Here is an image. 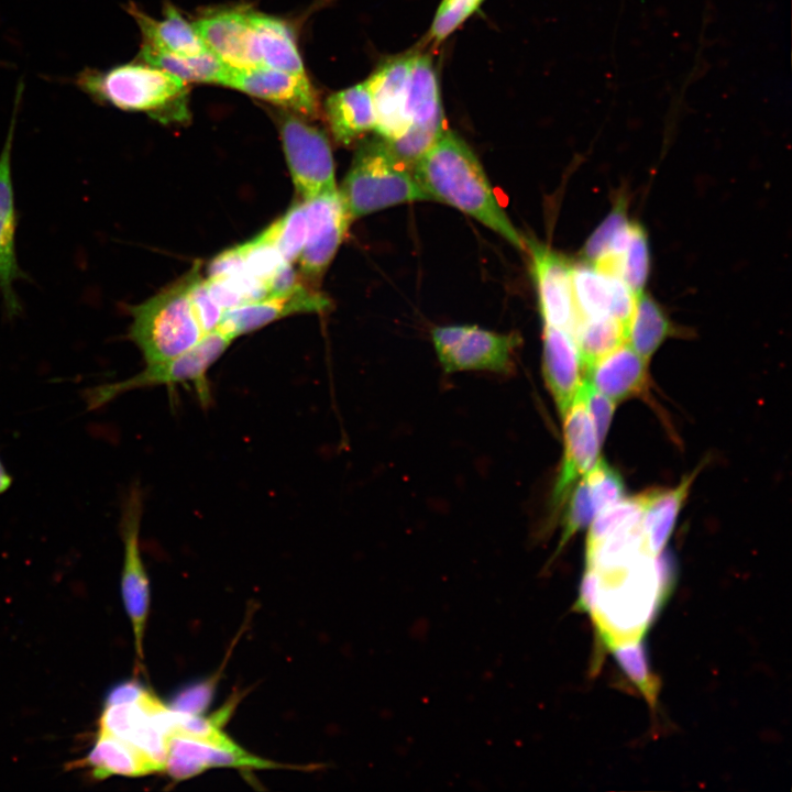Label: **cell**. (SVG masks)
<instances>
[{
	"label": "cell",
	"mask_w": 792,
	"mask_h": 792,
	"mask_svg": "<svg viewBox=\"0 0 792 792\" xmlns=\"http://www.w3.org/2000/svg\"><path fill=\"white\" fill-rule=\"evenodd\" d=\"M413 170L429 200L459 209L526 251L525 238L501 206L479 158L457 133L444 129Z\"/></svg>",
	"instance_id": "1"
},
{
	"label": "cell",
	"mask_w": 792,
	"mask_h": 792,
	"mask_svg": "<svg viewBox=\"0 0 792 792\" xmlns=\"http://www.w3.org/2000/svg\"><path fill=\"white\" fill-rule=\"evenodd\" d=\"M74 84L101 105L141 111L162 123L189 118L186 82L146 63H127L108 69L85 68Z\"/></svg>",
	"instance_id": "2"
},
{
	"label": "cell",
	"mask_w": 792,
	"mask_h": 792,
	"mask_svg": "<svg viewBox=\"0 0 792 792\" xmlns=\"http://www.w3.org/2000/svg\"><path fill=\"white\" fill-rule=\"evenodd\" d=\"M199 266L141 304L129 307V338L146 365L170 360L194 346L204 333L190 300V287Z\"/></svg>",
	"instance_id": "3"
},
{
	"label": "cell",
	"mask_w": 792,
	"mask_h": 792,
	"mask_svg": "<svg viewBox=\"0 0 792 792\" xmlns=\"http://www.w3.org/2000/svg\"><path fill=\"white\" fill-rule=\"evenodd\" d=\"M339 191L352 220L387 207L429 200L413 167L380 136L360 146Z\"/></svg>",
	"instance_id": "4"
},
{
	"label": "cell",
	"mask_w": 792,
	"mask_h": 792,
	"mask_svg": "<svg viewBox=\"0 0 792 792\" xmlns=\"http://www.w3.org/2000/svg\"><path fill=\"white\" fill-rule=\"evenodd\" d=\"M232 339L213 330L184 353L153 365L124 381L95 387L88 393L91 408L105 405L122 393L155 385H195L202 399L208 397L207 374L232 343Z\"/></svg>",
	"instance_id": "5"
},
{
	"label": "cell",
	"mask_w": 792,
	"mask_h": 792,
	"mask_svg": "<svg viewBox=\"0 0 792 792\" xmlns=\"http://www.w3.org/2000/svg\"><path fill=\"white\" fill-rule=\"evenodd\" d=\"M433 348L446 373L485 371L510 374L520 338L497 333L479 326L437 327L431 333Z\"/></svg>",
	"instance_id": "6"
},
{
	"label": "cell",
	"mask_w": 792,
	"mask_h": 792,
	"mask_svg": "<svg viewBox=\"0 0 792 792\" xmlns=\"http://www.w3.org/2000/svg\"><path fill=\"white\" fill-rule=\"evenodd\" d=\"M278 125L290 176L302 201L336 190L334 162L324 132L290 113L279 116Z\"/></svg>",
	"instance_id": "7"
},
{
	"label": "cell",
	"mask_w": 792,
	"mask_h": 792,
	"mask_svg": "<svg viewBox=\"0 0 792 792\" xmlns=\"http://www.w3.org/2000/svg\"><path fill=\"white\" fill-rule=\"evenodd\" d=\"M406 113L409 121L407 132L396 141H384L413 167L444 130L438 76L428 55L414 53Z\"/></svg>",
	"instance_id": "8"
},
{
	"label": "cell",
	"mask_w": 792,
	"mask_h": 792,
	"mask_svg": "<svg viewBox=\"0 0 792 792\" xmlns=\"http://www.w3.org/2000/svg\"><path fill=\"white\" fill-rule=\"evenodd\" d=\"M307 238L297 258L298 274L316 287L353 221L339 189L302 201Z\"/></svg>",
	"instance_id": "9"
},
{
	"label": "cell",
	"mask_w": 792,
	"mask_h": 792,
	"mask_svg": "<svg viewBox=\"0 0 792 792\" xmlns=\"http://www.w3.org/2000/svg\"><path fill=\"white\" fill-rule=\"evenodd\" d=\"M142 504V493L138 486H133L123 505L120 528L123 540L121 593L132 625L135 650L141 660L150 607L148 578L140 550Z\"/></svg>",
	"instance_id": "10"
},
{
	"label": "cell",
	"mask_w": 792,
	"mask_h": 792,
	"mask_svg": "<svg viewBox=\"0 0 792 792\" xmlns=\"http://www.w3.org/2000/svg\"><path fill=\"white\" fill-rule=\"evenodd\" d=\"M543 324L572 332L576 310L572 287V263L535 240L526 241Z\"/></svg>",
	"instance_id": "11"
},
{
	"label": "cell",
	"mask_w": 792,
	"mask_h": 792,
	"mask_svg": "<svg viewBox=\"0 0 792 792\" xmlns=\"http://www.w3.org/2000/svg\"><path fill=\"white\" fill-rule=\"evenodd\" d=\"M21 92L22 85L18 89L13 116L0 153V293L9 318L19 316L22 309L13 283L15 279L26 278L25 273L19 265L15 250L18 211L14 202L11 167L15 118Z\"/></svg>",
	"instance_id": "12"
},
{
	"label": "cell",
	"mask_w": 792,
	"mask_h": 792,
	"mask_svg": "<svg viewBox=\"0 0 792 792\" xmlns=\"http://www.w3.org/2000/svg\"><path fill=\"white\" fill-rule=\"evenodd\" d=\"M329 307L330 300L326 295L300 282L288 292L224 310L217 330L234 340L284 317L322 312Z\"/></svg>",
	"instance_id": "13"
},
{
	"label": "cell",
	"mask_w": 792,
	"mask_h": 792,
	"mask_svg": "<svg viewBox=\"0 0 792 792\" xmlns=\"http://www.w3.org/2000/svg\"><path fill=\"white\" fill-rule=\"evenodd\" d=\"M563 459L551 495L552 516L564 505L575 483L597 463L600 442L582 398H575L562 415Z\"/></svg>",
	"instance_id": "14"
},
{
	"label": "cell",
	"mask_w": 792,
	"mask_h": 792,
	"mask_svg": "<svg viewBox=\"0 0 792 792\" xmlns=\"http://www.w3.org/2000/svg\"><path fill=\"white\" fill-rule=\"evenodd\" d=\"M250 12L213 11L193 24L208 50L232 69L263 66Z\"/></svg>",
	"instance_id": "15"
},
{
	"label": "cell",
	"mask_w": 792,
	"mask_h": 792,
	"mask_svg": "<svg viewBox=\"0 0 792 792\" xmlns=\"http://www.w3.org/2000/svg\"><path fill=\"white\" fill-rule=\"evenodd\" d=\"M413 54L384 62L366 80L378 136L386 142L402 138L409 128L406 103L409 90Z\"/></svg>",
	"instance_id": "16"
},
{
	"label": "cell",
	"mask_w": 792,
	"mask_h": 792,
	"mask_svg": "<svg viewBox=\"0 0 792 792\" xmlns=\"http://www.w3.org/2000/svg\"><path fill=\"white\" fill-rule=\"evenodd\" d=\"M572 287L576 316L612 317L628 324L637 296L620 278L581 261L572 263Z\"/></svg>",
	"instance_id": "17"
},
{
	"label": "cell",
	"mask_w": 792,
	"mask_h": 792,
	"mask_svg": "<svg viewBox=\"0 0 792 792\" xmlns=\"http://www.w3.org/2000/svg\"><path fill=\"white\" fill-rule=\"evenodd\" d=\"M223 86L288 108L304 116L318 110L316 92L305 74H293L261 66L230 70Z\"/></svg>",
	"instance_id": "18"
},
{
	"label": "cell",
	"mask_w": 792,
	"mask_h": 792,
	"mask_svg": "<svg viewBox=\"0 0 792 792\" xmlns=\"http://www.w3.org/2000/svg\"><path fill=\"white\" fill-rule=\"evenodd\" d=\"M209 768L277 769L283 765L245 749L231 750L201 740L173 736L167 743L164 771L176 781L198 776Z\"/></svg>",
	"instance_id": "19"
},
{
	"label": "cell",
	"mask_w": 792,
	"mask_h": 792,
	"mask_svg": "<svg viewBox=\"0 0 792 792\" xmlns=\"http://www.w3.org/2000/svg\"><path fill=\"white\" fill-rule=\"evenodd\" d=\"M155 697L146 689L134 702L103 705L98 730L132 744L158 763L164 771L168 739L152 721L151 706Z\"/></svg>",
	"instance_id": "20"
},
{
	"label": "cell",
	"mask_w": 792,
	"mask_h": 792,
	"mask_svg": "<svg viewBox=\"0 0 792 792\" xmlns=\"http://www.w3.org/2000/svg\"><path fill=\"white\" fill-rule=\"evenodd\" d=\"M582 361L572 334L543 324L542 374L559 414L562 416L582 384Z\"/></svg>",
	"instance_id": "21"
},
{
	"label": "cell",
	"mask_w": 792,
	"mask_h": 792,
	"mask_svg": "<svg viewBox=\"0 0 792 792\" xmlns=\"http://www.w3.org/2000/svg\"><path fill=\"white\" fill-rule=\"evenodd\" d=\"M584 372L585 380L616 403L645 396L650 385L648 361L627 342L598 359Z\"/></svg>",
	"instance_id": "22"
},
{
	"label": "cell",
	"mask_w": 792,
	"mask_h": 792,
	"mask_svg": "<svg viewBox=\"0 0 792 792\" xmlns=\"http://www.w3.org/2000/svg\"><path fill=\"white\" fill-rule=\"evenodd\" d=\"M142 34L141 50L179 56H198L209 52L194 25L189 24L172 6L164 10V19L154 20L133 3L127 7Z\"/></svg>",
	"instance_id": "23"
},
{
	"label": "cell",
	"mask_w": 792,
	"mask_h": 792,
	"mask_svg": "<svg viewBox=\"0 0 792 792\" xmlns=\"http://www.w3.org/2000/svg\"><path fill=\"white\" fill-rule=\"evenodd\" d=\"M85 763L96 779L111 776L142 777L163 771V768L145 752L102 730L97 732Z\"/></svg>",
	"instance_id": "24"
},
{
	"label": "cell",
	"mask_w": 792,
	"mask_h": 792,
	"mask_svg": "<svg viewBox=\"0 0 792 792\" xmlns=\"http://www.w3.org/2000/svg\"><path fill=\"white\" fill-rule=\"evenodd\" d=\"M326 116L337 142L350 145L375 128V111L366 81L332 94Z\"/></svg>",
	"instance_id": "25"
},
{
	"label": "cell",
	"mask_w": 792,
	"mask_h": 792,
	"mask_svg": "<svg viewBox=\"0 0 792 792\" xmlns=\"http://www.w3.org/2000/svg\"><path fill=\"white\" fill-rule=\"evenodd\" d=\"M696 473L684 476L675 487L646 493L641 527L645 549L650 556L659 554L668 542Z\"/></svg>",
	"instance_id": "26"
},
{
	"label": "cell",
	"mask_w": 792,
	"mask_h": 792,
	"mask_svg": "<svg viewBox=\"0 0 792 792\" xmlns=\"http://www.w3.org/2000/svg\"><path fill=\"white\" fill-rule=\"evenodd\" d=\"M262 64L293 74H305L294 34L282 20L251 11Z\"/></svg>",
	"instance_id": "27"
},
{
	"label": "cell",
	"mask_w": 792,
	"mask_h": 792,
	"mask_svg": "<svg viewBox=\"0 0 792 792\" xmlns=\"http://www.w3.org/2000/svg\"><path fill=\"white\" fill-rule=\"evenodd\" d=\"M675 332L661 306L648 294H639L627 324L626 342L649 362L660 345Z\"/></svg>",
	"instance_id": "28"
},
{
	"label": "cell",
	"mask_w": 792,
	"mask_h": 792,
	"mask_svg": "<svg viewBox=\"0 0 792 792\" xmlns=\"http://www.w3.org/2000/svg\"><path fill=\"white\" fill-rule=\"evenodd\" d=\"M571 334L585 371L598 359L626 342L627 326L612 317L576 316Z\"/></svg>",
	"instance_id": "29"
},
{
	"label": "cell",
	"mask_w": 792,
	"mask_h": 792,
	"mask_svg": "<svg viewBox=\"0 0 792 792\" xmlns=\"http://www.w3.org/2000/svg\"><path fill=\"white\" fill-rule=\"evenodd\" d=\"M593 265L620 278L636 296L641 294L650 272V250L645 229L631 222L625 249L617 256Z\"/></svg>",
	"instance_id": "30"
},
{
	"label": "cell",
	"mask_w": 792,
	"mask_h": 792,
	"mask_svg": "<svg viewBox=\"0 0 792 792\" xmlns=\"http://www.w3.org/2000/svg\"><path fill=\"white\" fill-rule=\"evenodd\" d=\"M140 58L146 64L177 76L185 82L200 81L224 85L231 70L210 51L198 56H179L141 50Z\"/></svg>",
	"instance_id": "31"
},
{
	"label": "cell",
	"mask_w": 792,
	"mask_h": 792,
	"mask_svg": "<svg viewBox=\"0 0 792 792\" xmlns=\"http://www.w3.org/2000/svg\"><path fill=\"white\" fill-rule=\"evenodd\" d=\"M646 493L625 497L596 514L586 539V551L616 530L642 519Z\"/></svg>",
	"instance_id": "32"
},
{
	"label": "cell",
	"mask_w": 792,
	"mask_h": 792,
	"mask_svg": "<svg viewBox=\"0 0 792 792\" xmlns=\"http://www.w3.org/2000/svg\"><path fill=\"white\" fill-rule=\"evenodd\" d=\"M275 248L286 263L297 261L307 238V219L304 202L294 204L282 217L265 228Z\"/></svg>",
	"instance_id": "33"
},
{
	"label": "cell",
	"mask_w": 792,
	"mask_h": 792,
	"mask_svg": "<svg viewBox=\"0 0 792 792\" xmlns=\"http://www.w3.org/2000/svg\"><path fill=\"white\" fill-rule=\"evenodd\" d=\"M629 222L627 200L624 196L618 197L607 217L586 240L581 250L582 261L595 263L607 254Z\"/></svg>",
	"instance_id": "34"
},
{
	"label": "cell",
	"mask_w": 792,
	"mask_h": 792,
	"mask_svg": "<svg viewBox=\"0 0 792 792\" xmlns=\"http://www.w3.org/2000/svg\"><path fill=\"white\" fill-rule=\"evenodd\" d=\"M564 504L562 534L557 553L576 532L588 527L597 514L584 476L575 483Z\"/></svg>",
	"instance_id": "35"
},
{
	"label": "cell",
	"mask_w": 792,
	"mask_h": 792,
	"mask_svg": "<svg viewBox=\"0 0 792 792\" xmlns=\"http://www.w3.org/2000/svg\"><path fill=\"white\" fill-rule=\"evenodd\" d=\"M584 477L597 513L625 496V483L622 475L603 459H600Z\"/></svg>",
	"instance_id": "36"
},
{
	"label": "cell",
	"mask_w": 792,
	"mask_h": 792,
	"mask_svg": "<svg viewBox=\"0 0 792 792\" xmlns=\"http://www.w3.org/2000/svg\"><path fill=\"white\" fill-rule=\"evenodd\" d=\"M615 656L618 664L627 676L644 692L645 696L653 702L657 686L649 671L647 658L638 640L617 645Z\"/></svg>",
	"instance_id": "37"
},
{
	"label": "cell",
	"mask_w": 792,
	"mask_h": 792,
	"mask_svg": "<svg viewBox=\"0 0 792 792\" xmlns=\"http://www.w3.org/2000/svg\"><path fill=\"white\" fill-rule=\"evenodd\" d=\"M484 0H442L431 23L429 38L439 44L461 26Z\"/></svg>",
	"instance_id": "38"
},
{
	"label": "cell",
	"mask_w": 792,
	"mask_h": 792,
	"mask_svg": "<svg viewBox=\"0 0 792 792\" xmlns=\"http://www.w3.org/2000/svg\"><path fill=\"white\" fill-rule=\"evenodd\" d=\"M595 428L600 444L605 441L617 403L583 380L578 392Z\"/></svg>",
	"instance_id": "39"
},
{
	"label": "cell",
	"mask_w": 792,
	"mask_h": 792,
	"mask_svg": "<svg viewBox=\"0 0 792 792\" xmlns=\"http://www.w3.org/2000/svg\"><path fill=\"white\" fill-rule=\"evenodd\" d=\"M190 300L196 318L205 334L217 329L223 309L210 295L200 271L196 274L190 287Z\"/></svg>",
	"instance_id": "40"
},
{
	"label": "cell",
	"mask_w": 792,
	"mask_h": 792,
	"mask_svg": "<svg viewBox=\"0 0 792 792\" xmlns=\"http://www.w3.org/2000/svg\"><path fill=\"white\" fill-rule=\"evenodd\" d=\"M216 681L210 679L183 689L169 707L183 714L202 715L212 700Z\"/></svg>",
	"instance_id": "41"
},
{
	"label": "cell",
	"mask_w": 792,
	"mask_h": 792,
	"mask_svg": "<svg viewBox=\"0 0 792 792\" xmlns=\"http://www.w3.org/2000/svg\"><path fill=\"white\" fill-rule=\"evenodd\" d=\"M601 581L600 573L593 568H587L581 584L580 607L590 612L594 609L600 593Z\"/></svg>",
	"instance_id": "42"
},
{
	"label": "cell",
	"mask_w": 792,
	"mask_h": 792,
	"mask_svg": "<svg viewBox=\"0 0 792 792\" xmlns=\"http://www.w3.org/2000/svg\"><path fill=\"white\" fill-rule=\"evenodd\" d=\"M146 689L136 681H127L113 686L107 694L105 705L136 701Z\"/></svg>",
	"instance_id": "43"
},
{
	"label": "cell",
	"mask_w": 792,
	"mask_h": 792,
	"mask_svg": "<svg viewBox=\"0 0 792 792\" xmlns=\"http://www.w3.org/2000/svg\"><path fill=\"white\" fill-rule=\"evenodd\" d=\"M12 484V477L0 460V494L7 492Z\"/></svg>",
	"instance_id": "44"
}]
</instances>
